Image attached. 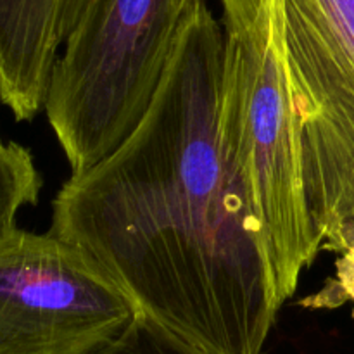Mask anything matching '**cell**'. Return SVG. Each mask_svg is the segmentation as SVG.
I'll return each mask as SVG.
<instances>
[{
    "instance_id": "1",
    "label": "cell",
    "mask_w": 354,
    "mask_h": 354,
    "mask_svg": "<svg viewBox=\"0 0 354 354\" xmlns=\"http://www.w3.org/2000/svg\"><path fill=\"white\" fill-rule=\"evenodd\" d=\"M221 69L223 28L197 0L147 113L109 156L62 183L48 232L189 344L261 354L280 306L221 144Z\"/></svg>"
},
{
    "instance_id": "2",
    "label": "cell",
    "mask_w": 354,
    "mask_h": 354,
    "mask_svg": "<svg viewBox=\"0 0 354 354\" xmlns=\"http://www.w3.org/2000/svg\"><path fill=\"white\" fill-rule=\"evenodd\" d=\"M220 2L221 144L248 199L282 308L324 249V241L304 192L279 0Z\"/></svg>"
},
{
    "instance_id": "3",
    "label": "cell",
    "mask_w": 354,
    "mask_h": 354,
    "mask_svg": "<svg viewBox=\"0 0 354 354\" xmlns=\"http://www.w3.org/2000/svg\"><path fill=\"white\" fill-rule=\"evenodd\" d=\"M182 0H88L52 71L44 111L71 175L144 118L171 59Z\"/></svg>"
},
{
    "instance_id": "4",
    "label": "cell",
    "mask_w": 354,
    "mask_h": 354,
    "mask_svg": "<svg viewBox=\"0 0 354 354\" xmlns=\"http://www.w3.org/2000/svg\"><path fill=\"white\" fill-rule=\"evenodd\" d=\"M304 192L324 249L354 251V0H279Z\"/></svg>"
},
{
    "instance_id": "5",
    "label": "cell",
    "mask_w": 354,
    "mask_h": 354,
    "mask_svg": "<svg viewBox=\"0 0 354 354\" xmlns=\"http://www.w3.org/2000/svg\"><path fill=\"white\" fill-rule=\"evenodd\" d=\"M137 317L82 249L50 232L0 230V354H95Z\"/></svg>"
},
{
    "instance_id": "6",
    "label": "cell",
    "mask_w": 354,
    "mask_h": 354,
    "mask_svg": "<svg viewBox=\"0 0 354 354\" xmlns=\"http://www.w3.org/2000/svg\"><path fill=\"white\" fill-rule=\"evenodd\" d=\"M88 0H0V102L17 121L44 111L59 54Z\"/></svg>"
},
{
    "instance_id": "7",
    "label": "cell",
    "mask_w": 354,
    "mask_h": 354,
    "mask_svg": "<svg viewBox=\"0 0 354 354\" xmlns=\"http://www.w3.org/2000/svg\"><path fill=\"white\" fill-rule=\"evenodd\" d=\"M41 185L44 180L31 152L0 137V230L16 225L17 213L24 206L38 203Z\"/></svg>"
},
{
    "instance_id": "8",
    "label": "cell",
    "mask_w": 354,
    "mask_h": 354,
    "mask_svg": "<svg viewBox=\"0 0 354 354\" xmlns=\"http://www.w3.org/2000/svg\"><path fill=\"white\" fill-rule=\"evenodd\" d=\"M95 354H207L154 324L147 317H138L127 330Z\"/></svg>"
},
{
    "instance_id": "9",
    "label": "cell",
    "mask_w": 354,
    "mask_h": 354,
    "mask_svg": "<svg viewBox=\"0 0 354 354\" xmlns=\"http://www.w3.org/2000/svg\"><path fill=\"white\" fill-rule=\"evenodd\" d=\"M335 289L332 290L334 301H354V251L341 254L337 261V279L334 282Z\"/></svg>"
},
{
    "instance_id": "10",
    "label": "cell",
    "mask_w": 354,
    "mask_h": 354,
    "mask_svg": "<svg viewBox=\"0 0 354 354\" xmlns=\"http://www.w3.org/2000/svg\"><path fill=\"white\" fill-rule=\"evenodd\" d=\"M194 2H197V0H182V3H183V9H187V7H189V6H192Z\"/></svg>"
}]
</instances>
